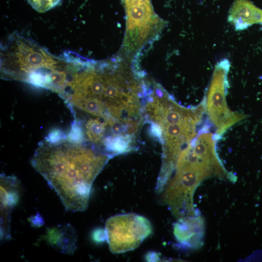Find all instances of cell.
Instances as JSON below:
<instances>
[{"mask_svg": "<svg viewBox=\"0 0 262 262\" xmlns=\"http://www.w3.org/2000/svg\"><path fill=\"white\" fill-rule=\"evenodd\" d=\"M59 96L75 109L109 121L125 123L140 105L138 80L119 57L94 61L74 55Z\"/></svg>", "mask_w": 262, "mask_h": 262, "instance_id": "6da1fadb", "label": "cell"}, {"mask_svg": "<svg viewBox=\"0 0 262 262\" xmlns=\"http://www.w3.org/2000/svg\"><path fill=\"white\" fill-rule=\"evenodd\" d=\"M111 158L95 145L71 141L66 135L55 141H41L31 164L65 209L74 212L86 210L93 182Z\"/></svg>", "mask_w": 262, "mask_h": 262, "instance_id": "7a4b0ae2", "label": "cell"}, {"mask_svg": "<svg viewBox=\"0 0 262 262\" xmlns=\"http://www.w3.org/2000/svg\"><path fill=\"white\" fill-rule=\"evenodd\" d=\"M143 112L151 132L163 145V164L159 177L169 179L181 150L197 135V127L205 113L204 100L198 106L184 107L166 91L152 95L146 101Z\"/></svg>", "mask_w": 262, "mask_h": 262, "instance_id": "3957f363", "label": "cell"}, {"mask_svg": "<svg viewBox=\"0 0 262 262\" xmlns=\"http://www.w3.org/2000/svg\"><path fill=\"white\" fill-rule=\"evenodd\" d=\"M61 57L50 54L30 39L13 34L0 47V76L45 88Z\"/></svg>", "mask_w": 262, "mask_h": 262, "instance_id": "277c9868", "label": "cell"}, {"mask_svg": "<svg viewBox=\"0 0 262 262\" xmlns=\"http://www.w3.org/2000/svg\"><path fill=\"white\" fill-rule=\"evenodd\" d=\"M210 125L204 124L197 135L180 152L171 179L176 186L194 192L204 179L226 174L216 151V141L220 138L209 132ZM174 169V170H175Z\"/></svg>", "mask_w": 262, "mask_h": 262, "instance_id": "5b68a950", "label": "cell"}, {"mask_svg": "<svg viewBox=\"0 0 262 262\" xmlns=\"http://www.w3.org/2000/svg\"><path fill=\"white\" fill-rule=\"evenodd\" d=\"M230 66L229 60L226 58L217 63L203 98L209 123L213 125L219 138L230 127L248 117L247 115L232 111L227 105L228 74Z\"/></svg>", "mask_w": 262, "mask_h": 262, "instance_id": "8992f818", "label": "cell"}, {"mask_svg": "<svg viewBox=\"0 0 262 262\" xmlns=\"http://www.w3.org/2000/svg\"><path fill=\"white\" fill-rule=\"evenodd\" d=\"M105 231L110 251L120 253L137 247L150 234L152 227L147 218L131 213L109 218Z\"/></svg>", "mask_w": 262, "mask_h": 262, "instance_id": "52a82bcc", "label": "cell"}, {"mask_svg": "<svg viewBox=\"0 0 262 262\" xmlns=\"http://www.w3.org/2000/svg\"><path fill=\"white\" fill-rule=\"evenodd\" d=\"M20 183L14 176L0 175V241L11 238L10 222L12 211L21 192Z\"/></svg>", "mask_w": 262, "mask_h": 262, "instance_id": "ba28073f", "label": "cell"}, {"mask_svg": "<svg viewBox=\"0 0 262 262\" xmlns=\"http://www.w3.org/2000/svg\"><path fill=\"white\" fill-rule=\"evenodd\" d=\"M228 20L236 31L244 30L254 24H262V10L248 0H234Z\"/></svg>", "mask_w": 262, "mask_h": 262, "instance_id": "9c48e42d", "label": "cell"}, {"mask_svg": "<svg viewBox=\"0 0 262 262\" xmlns=\"http://www.w3.org/2000/svg\"><path fill=\"white\" fill-rule=\"evenodd\" d=\"M43 237L52 247L64 253L72 254L77 248V234L69 224L48 228Z\"/></svg>", "mask_w": 262, "mask_h": 262, "instance_id": "30bf717a", "label": "cell"}, {"mask_svg": "<svg viewBox=\"0 0 262 262\" xmlns=\"http://www.w3.org/2000/svg\"><path fill=\"white\" fill-rule=\"evenodd\" d=\"M36 11L44 13L56 6L61 0H27Z\"/></svg>", "mask_w": 262, "mask_h": 262, "instance_id": "8fae6325", "label": "cell"}, {"mask_svg": "<svg viewBox=\"0 0 262 262\" xmlns=\"http://www.w3.org/2000/svg\"><path fill=\"white\" fill-rule=\"evenodd\" d=\"M125 9L151 6L150 0H122Z\"/></svg>", "mask_w": 262, "mask_h": 262, "instance_id": "7c38bea8", "label": "cell"}, {"mask_svg": "<svg viewBox=\"0 0 262 262\" xmlns=\"http://www.w3.org/2000/svg\"><path fill=\"white\" fill-rule=\"evenodd\" d=\"M93 237L95 241L100 242L106 239L105 229H99L94 231L93 234Z\"/></svg>", "mask_w": 262, "mask_h": 262, "instance_id": "4fadbf2b", "label": "cell"}]
</instances>
